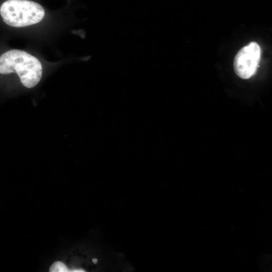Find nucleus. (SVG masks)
<instances>
[{
	"label": "nucleus",
	"mask_w": 272,
	"mask_h": 272,
	"mask_svg": "<svg viewBox=\"0 0 272 272\" xmlns=\"http://www.w3.org/2000/svg\"><path fill=\"white\" fill-rule=\"evenodd\" d=\"M0 14L9 26L22 27L40 22L45 10L38 3L29 0H7L0 7Z\"/></svg>",
	"instance_id": "obj_2"
},
{
	"label": "nucleus",
	"mask_w": 272,
	"mask_h": 272,
	"mask_svg": "<svg viewBox=\"0 0 272 272\" xmlns=\"http://www.w3.org/2000/svg\"><path fill=\"white\" fill-rule=\"evenodd\" d=\"M93 261L94 262V263H96L97 261V260L96 259V258H94L93 259Z\"/></svg>",
	"instance_id": "obj_5"
},
{
	"label": "nucleus",
	"mask_w": 272,
	"mask_h": 272,
	"mask_svg": "<svg viewBox=\"0 0 272 272\" xmlns=\"http://www.w3.org/2000/svg\"><path fill=\"white\" fill-rule=\"evenodd\" d=\"M13 73L17 74L24 87L32 88L41 79L42 67L36 57L23 50L12 49L0 56V74Z\"/></svg>",
	"instance_id": "obj_1"
},
{
	"label": "nucleus",
	"mask_w": 272,
	"mask_h": 272,
	"mask_svg": "<svg viewBox=\"0 0 272 272\" xmlns=\"http://www.w3.org/2000/svg\"><path fill=\"white\" fill-rule=\"evenodd\" d=\"M260 56V47L255 42L242 48L234 60V68L236 75L243 79L250 78L256 71Z\"/></svg>",
	"instance_id": "obj_3"
},
{
	"label": "nucleus",
	"mask_w": 272,
	"mask_h": 272,
	"mask_svg": "<svg viewBox=\"0 0 272 272\" xmlns=\"http://www.w3.org/2000/svg\"><path fill=\"white\" fill-rule=\"evenodd\" d=\"M49 271L51 272H67L71 271L66 265L61 261L54 262L50 266Z\"/></svg>",
	"instance_id": "obj_4"
}]
</instances>
